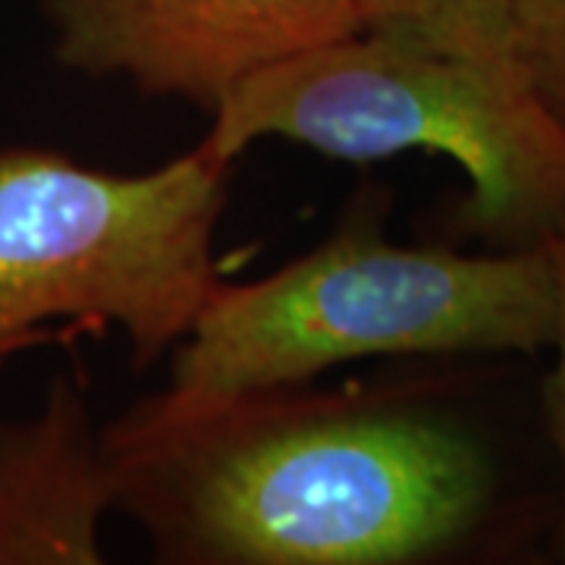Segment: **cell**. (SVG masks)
<instances>
[{"mask_svg": "<svg viewBox=\"0 0 565 565\" xmlns=\"http://www.w3.org/2000/svg\"><path fill=\"white\" fill-rule=\"evenodd\" d=\"M117 505L167 553L236 565H396L484 519V446L427 412L277 390L158 418L132 408L102 434Z\"/></svg>", "mask_w": 565, "mask_h": 565, "instance_id": "6da1fadb", "label": "cell"}, {"mask_svg": "<svg viewBox=\"0 0 565 565\" xmlns=\"http://www.w3.org/2000/svg\"><path fill=\"white\" fill-rule=\"evenodd\" d=\"M550 245L459 255L345 223L258 282H214L173 359L170 390L141 408L189 418L374 355L537 352L556 340Z\"/></svg>", "mask_w": 565, "mask_h": 565, "instance_id": "7a4b0ae2", "label": "cell"}, {"mask_svg": "<svg viewBox=\"0 0 565 565\" xmlns=\"http://www.w3.org/2000/svg\"><path fill=\"white\" fill-rule=\"evenodd\" d=\"M264 136L359 163L452 158L465 226L505 248L546 243L565 221V126L525 79L459 57L364 32L311 47L245 79L204 141L236 161Z\"/></svg>", "mask_w": 565, "mask_h": 565, "instance_id": "3957f363", "label": "cell"}, {"mask_svg": "<svg viewBox=\"0 0 565 565\" xmlns=\"http://www.w3.org/2000/svg\"><path fill=\"white\" fill-rule=\"evenodd\" d=\"M230 163L207 141L151 173H107L51 148H0V345L51 318L117 323L139 367L185 340L217 282Z\"/></svg>", "mask_w": 565, "mask_h": 565, "instance_id": "277c9868", "label": "cell"}, {"mask_svg": "<svg viewBox=\"0 0 565 565\" xmlns=\"http://www.w3.org/2000/svg\"><path fill=\"white\" fill-rule=\"evenodd\" d=\"M44 17L66 70L211 114L267 66L362 32L352 0H44Z\"/></svg>", "mask_w": 565, "mask_h": 565, "instance_id": "5b68a950", "label": "cell"}, {"mask_svg": "<svg viewBox=\"0 0 565 565\" xmlns=\"http://www.w3.org/2000/svg\"><path fill=\"white\" fill-rule=\"evenodd\" d=\"M117 505L104 437L73 381H54L35 418L0 427V565L102 563L98 531Z\"/></svg>", "mask_w": 565, "mask_h": 565, "instance_id": "8992f818", "label": "cell"}, {"mask_svg": "<svg viewBox=\"0 0 565 565\" xmlns=\"http://www.w3.org/2000/svg\"><path fill=\"white\" fill-rule=\"evenodd\" d=\"M352 3L364 35L459 57L527 82L509 0H352Z\"/></svg>", "mask_w": 565, "mask_h": 565, "instance_id": "52a82bcc", "label": "cell"}, {"mask_svg": "<svg viewBox=\"0 0 565 565\" xmlns=\"http://www.w3.org/2000/svg\"><path fill=\"white\" fill-rule=\"evenodd\" d=\"M534 95L565 126V0H509Z\"/></svg>", "mask_w": 565, "mask_h": 565, "instance_id": "ba28073f", "label": "cell"}, {"mask_svg": "<svg viewBox=\"0 0 565 565\" xmlns=\"http://www.w3.org/2000/svg\"><path fill=\"white\" fill-rule=\"evenodd\" d=\"M553 267H556V296H559V318H556V371L550 381V424H553V440L559 446V459H563L565 475V221L556 226V233L546 239ZM565 534V519H563Z\"/></svg>", "mask_w": 565, "mask_h": 565, "instance_id": "9c48e42d", "label": "cell"}, {"mask_svg": "<svg viewBox=\"0 0 565 565\" xmlns=\"http://www.w3.org/2000/svg\"><path fill=\"white\" fill-rule=\"evenodd\" d=\"M7 352H17V349H10V345H0V355H7Z\"/></svg>", "mask_w": 565, "mask_h": 565, "instance_id": "30bf717a", "label": "cell"}]
</instances>
